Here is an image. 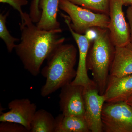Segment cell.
I'll list each match as a JSON object with an SVG mask.
<instances>
[{
  "label": "cell",
  "instance_id": "1",
  "mask_svg": "<svg viewBox=\"0 0 132 132\" xmlns=\"http://www.w3.org/2000/svg\"><path fill=\"white\" fill-rule=\"evenodd\" d=\"M33 23L29 14L25 13L20 24V42L15 50L25 69L32 75L37 76L44 61L63 44L65 38L59 35L61 29L46 31Z\"/></svg>",
  "mask_w": 132,
  "mask_h": 132
},
{
  "label": "cell",
  "instance_id": "2",
  "mask_svg": "<svg viewBox=\"0 0 132 132\" xmlns=\"http://www.w3.org/2000/svg\"><path fill=\"white\" fill-rule=\"evenodd\" d=\"M77 54L74 45L63 44L50 55L41 71L46 79L41 89L42 97H47L73 80L77 72L75 69Z\"/></svg>",
  "mask_w": 132,
  "mask_h": 132
},
{
  "label": "cell",
  "instance_id": "3",
  "mask_svg": "<svg viewBox=\"0 0 132 132\" xmlns=\"http://www.w3.org/2000/svg\"><path fill=\"white\" fill-rule=\"evenodd\" d=\"M95 30L96 36L88 52L87 67L92 72L100 94L103 95L115 54V46L108 29L95 28Z\"/></svg>",
  "mask_w": 132,
  "mask_h": 132
},
{
  "label": "cell",
  "instance_id": "4",
  "mask_svg": "<svg viewBox=\"0 0 132 132\" xmlns=\"http://www.w3.org/2000/svg\"><path fill=\"white\" fill-rule=\"evenodd\" d=\"M59 7L68 14L71 20V27L76 32L83 34L92 28H108V14L94 13L69 0H60Z\"/></svg>",
  "mask_w": 132,
  "mask_h": 132
},
{
  "label": "cell",
  "instance_id": "5",
  "mask_svg": "<svg viewBox=\"0 0 132 132\" xmlns=\"http://www.w3.org/2000/svg\"><path fill=\"white\" fill-rule=\"evenodd\" d=\"M105 132H132V108L126 101L105 102L101 116Z\"/></svg>",
  "mask_w": 132,
  "mask_h": 132
},
{
  "label": "cell",
  "instance_id": "6",
  "mask_svg": "<svg viewBox=\"0 0 132 132\" xmlns=\"http://www.w3.org/2000/svg\"><path fill=\"white\" fill-rule=\"evenodd\" d=\"M83 97L85 107L84 117L90 131L104 132L101 116L105 99L104 95L100 94L95 81L87 86L84 87Z\"/></svg>",
  "mask_w": 132,
  "mask_h": 132
},
{
  "label": "cell",
  "instance_id": "7",
  "mask_svg": "<svg viewBox=\"0 0 132 132\" xmlns=\"http://www.w3.org/2000/svg\"><path fill=\"white\" fill-rule=\"evenodd\" d=\"M121 0H110L108 29L115 46H121L131 42L129 26L125 19Z\"/></svg>",
  "mask_w": 132,
  "mask_h": 132
},
{
  "label": "cell",
  "instance_id": "8",
  "mask_svg": "<svg viewBox=\"0 0 132 132\" xmlns=\"http://www.w3.org/2000/svg\"><path fill=\"white\" fill-rule=\"evenodd\" d=\"M61 15L64 18V21L78 45L79 49V62L76 75L72 82L75 85H82L84 87L87 86L94 82V80L88 77L87 67V60L90 48L91 39L87 34L83 35L76 32L71 27V20L68 15L63 13H61Z\"/></svg>",
  "mask_w": 132,
  "mask_h": 132
},
{
  "label": "cell",
  "instance_id": "9",
  "mask_svg": "<svg viewBox=\"0 0 132 132\" xmlns=\"http://www.w3.org/2000/svg\"><path fill=\"white\" fill-rule=\"evenodd\" d=\"M61 89L59 105L62 113L65 115L84 116V86L73 84L71 82L63 86Z\"/></svg>",
  "mask_w": 132,
  "mask_h": 132
},
{
  "label": "cell",
  "instance_id": "10",
  "mask_svg": "<svg viewBox=\"0 0 132 132\" xmlns=\"http://www.w3.org/2000/svg\"><path fill=\"white\" fill-rule=\"evenodd\" d=\"M8 107L9 111L0 115V121L20 124L30 132L31 121L37 111L36 105L28 98L16 99L9 103Z\"/></svg>",
  "mask_w": 132,
  "mask_h": 132
},
{
  "label": "cell",
  "instance_id": "11",
  "mask_svg": "<svg viewBox=\"0 0 132 132\" xmlns=\"http://www.w3.org/2000/svg\"><path fill=\"white\" fill-rule=\"evenodd\" d=\"M103 95L106 102L126 101L132 95V74L121 77L109 75Z\"/></svg>",
  "mask_w": 132,
  "mask_h": 132
},
{
  "label": "cell",
  "instance_id": "12",
  "mask_svg": "<svg viewBox=\"0 0 132 132\" xmlns=\"http://www.w3.org/2000/svg\"><path fill=\"white\" fill-rule=\"evenodd\" d=\"M132 74V43L116 46L109 75L121 77Z\"/></svg>",
  "mask_w": 132,
  "mask_h": 132
},
{
  "label": "cell",
  "instance_id": "13",
  "mask_svg": "<svg viewBox=\"0 0 132 132\" xmlns=\"http://www.w3.org/2000/svg\"><path fill=\"white\" fill-rule=\"evenodd\" d=\"M60 0H40L39 7L41 15L36 26L46 31L61 29L57 20Z\"/></svg>",
  "mask_w": 132,
  "mask_h": 132
},
{
  "label": "cell",
  "instance_id": "14",
  "mask_svg": "<svg viewBox=\"0 0 132 132\" xmlns=\"http://www.w3.org/2000/svg\"><path fill=\"white\" fill-rule=\"evenodd\" d=\"M55 132H90L84 116L65 115L62 113L55 118Z\"/></svg>",
  "mask_w": 132,
  "mask_h": 132
},
{
  "label": "cell",
  "instance_id": "15",
  "mask_svg": "<svg viewBox=\"0 0 132 132\" xmlns=\"http://www.w3.org/2000/svg\"><path fill=\"white\" fill-rule=\"evenodd\" d=\"M56 120L52 114L44 109L36 111L31 123V132H55Z\"/></svg>",
  "mask_w": 132,
  "mask_h": 132
},
{
  "label": "cell",
  "instance_id": "16",
  "mask_svg": "<svg viewBox=\"0 0 132 132\" xmlns=\"http://www.w3.org/2000/svg\"><path fill=\"white\" fill-rule=\"evenodd\" d=\"M75 5L102 13L109 14L110 0H69Z\"/></svg>",
  "mask_w": 132,
  "mask_h": 132
},
{
  "label": "cell",
  "instance_id": "17",
  "mask_svg": "<svg viewBox=\"0 0 132 132\" xmlns=\"http://www.w3.org/2000/svg\"><path fill=\"white\" fill-rule=\"evenodd\" d=\"M9 13L7 12L5 14H0V37L5 43L8 52L11 53L16 47L15 42L19 40L11 35L6 26L7 17Z\"/></svg>",
  "mask_w": 132,
  "mask_h": 132
},
{
  "label": "cell",
  "instance_id": "18",
  "mask_svg": "<svg viewBox=\"0 0 132 132\" xmlns=\"http://www.w3.org/2000/svg\"><path fill=\"white\" fill-rule=\"evenodd\" d=\"M1 132H28L22 125L10 122H2L0 124Z\"/></svg>",
  "mask_w": 132,
  "mask_h": 132
},
{
  "label": "cell",
  "instance_id": "19",
  "mask_svg": "<svg viewBox=\"0 0 132 132\" xmlns=\"http://www.w3.org/2000/svg\"><path fill=\"white\" fill-rule=\"evenodd\" d=\"M0 2L2 3H7L16 10L20 13L21 20L24 19L25 13L22 9V6L27 5V0H0Z\"/></svg>",
  "mask_w": 132,
  "mask_h": 132
},
{
  "label": "cell",
  "instance_id": "20",
  "mask_svg": "<svg viewBox=\"0 0 132 132\" xmlns=\"http://www.w3.org/2000/svg\"><path fill=\"white\" fill-rule=\"evenodd\" d=\"M127 17L129 22L130 33V41L132 43V6L127 9L126 11Z\"/></svg>",
  "mask_w": 132,
  "mask_h": 132
},
{
  "label": "cell",
  "instance_id": "21",
  "mask_svg": "<svg viewBox=\"0 0 132 132\" xmlns=\"http://www.w3.org/2000/svg\"><path fill=\"white\" fill-rule=\"evenodd\" d=\"M126 102L132 108V95L128 98Z\"/></svg>",
  "mask_w": 132,
  "mask_h": 132
},
{
  "label": "cell",
  "instance_id": "22",
  "mask_svg": "<svg viewBox=\"0 0 132 132\" xmlns=\"http://www.w3.org/2000/svg\"><path fill=\"white\" fill-rule=\"evenodd\" d=\"M124 3V5H130L131 6L132 3V0H121Z\"/></svg>",
  "mask_w": 132,
  "mask_h": 132
},
{
  "label": "cell",
  "instance_id": "23",
  "mask_svg": "<svg viewBox=\"0 0 132 132\" xmlns=\"http://www.w3.org/2000/svg\"><path fill=\"white\" fill-rule=\"evenodd\" d=\"M40 0H33L32 2L35 5H38L39 3Z\"/></svg>",
  "mask_w": 132,
  "mask_h": 132
},
{
  "label": "cell",
  "instance_id": "24",
  "mask_svg": "<svg viewBox=\"0 0 132 132\" xmlns=\"http://www.w3.org/2000/svg\"><path fill=\"white\" fill-rule=\"evenodd\" d=\"M131 6H132V3L131 5Z\"/></svg>",
  "mask_w": 132,
  "mask_h": 132
}]
</instances>
